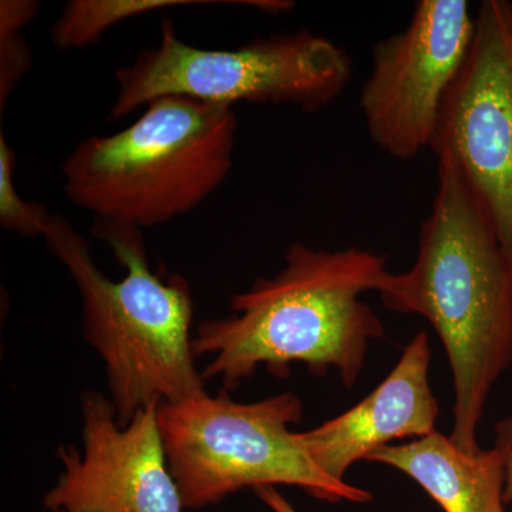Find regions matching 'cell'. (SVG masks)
Listing matches in <instances>:
<instances>
[{"instance_id":"obj_1","label":"cell","mask_w":512,"mask_h":512,"mask_svg":"<svg viewBox=\"0 0 512 512\" xmlns=\"http://www.w3.org/2000/svg\"><path fill=\"white\" fill-rule=\"evenodd\" d=\"M390 275L384 256L293 242L281 272L232 296V315L197 326L192 350L211 356L202 377L221 379L228 393L259 367L285 377L292 365H305L315 376L335 369L346 387L355 386L370 342L384 336L362 295L382 291Z\"/></svg>"},{"instance_id":"obj_2","label":"cell","mask_w":512,"mask_h":512,"mask_svg":"<svg viewBox=\"0 0 512 512\" xmlns=\"http://www.w3.org/2000/svg\"><path fill=\"white\" fill-rule=\"evenodd\" d=\"M436 156L439 185L416 262L390 275L379 295L390 311L423 316L436 330L456 396L450 439L476 453L488 396L512 363V274L456 160Z\"/></svg>"},{"instance_id":"obj_3","label":"cell","mask_w":512,"mask_h":512,"mask_svg":"<svg viewBox=\"0 0 512 512\" xmlns=\"http://www.w3.org/2000/svg\"><path fill=\"white\" fill-rule=\"evenodd\" d=\"M92 232L126 269L120 281L94 264L89 242L64 215L52 214L42 238L79 289L83 338L103 360L120 426L153 404L207 394L192 350L194 301L187 279L151 271L143 229L96 220Z\"/></svg>"},{"instance_id":"obj_4","label":"cell","mask_w":512,"mask_h":512,"mask_svg":"<svg viewBox=\"0 0 512 512\" xmlns=\"http://www.w3.org/2000/svg\"><path fill=\"white\" fill-rule=\"evenodd\" d=\"M234 109L164 96L111 136L86 138L64 160V194L96 220L140 229L188 214L227 180L234 163Z\"/></svg>"},{"instance_id":"obj_5","label":"cell","mask_w":512,"mask_h":512,"mask_svg":"<svg viewBox=\"0 0 512 512\" xmlns=\"http://www.w3.org/2000/svg\"><path fill=\"white\" fill-rule=\"evenodd\" d=\"M302 416V400L292 392L254 403L221 392L158 404L165 456L185 510L218 504L244 488L275 485H295L329 503H369L372 493L316 466L289 429Z\"/></svg>"},{"instance_id":"obj_6","label":"cell","mask_w":512,"mask_h":512,"mask_svg":"<svg viewBox=\"0 0 512 512\" xmlns=\"http://www.w3.org/2000/svg\"><path fill=\"white\" fill-rule=\"evenodd\" d=\"M160 43L120 67L109 120H120L164 96L234 106L291 104L305 111L329 106L352 79L348 53L308 30L258 37L231 50L183 42L170 19L161 20Z\"/></svg>"},{"instance_id":"obj_7","label":"cell","mask_w":512,"mask_h":512,"mask_svg":"<svg viewBox=\"0 0 512 512\" xmlns=\"http://www.w3.org/2000/svg\"><path fill=\"white\" fill-rule=\"evenodd\" d=\"M474 33L476 16L466 0H420L409 26L377 43L360 106L380 150L412 160L433 146Z\"/></svg>"},{"instance_id":"obj_8","label":"cell","mask_w":512,"mask_h":512,"mask_svg":"<svg viewBox=\"0 0 512 512\" xmlns=\"http://www.w3.org/2000/svg\"><path fill=\"white\" fill-rule=\"evenodd\" d=\"M431 150L451 154L512 274V3L485 0Z\"/></svg>"},{"instance_id":"obj_9","label":"cell","mask_w":512,"mask_h":512,"mask_svg":"<svg viewBox=\"0 0 512 512\" xmlns=\"http://www.w3.org/2000/svg\"><path fill=\"white\" fill-rule=\"evenodd\" d=\"M83 448L62 446L63 471L45 495L46 510L62 512H184L171 476L158 404L120 426L109 396L82 394Z\"/></svg>"},{"instance_id":"obj_10","label":"cell","mask_w":512,"mask_h":512,"mask_svg":"<svg viewBox=\"0 0 512 512\" xmlns=\"http://www.w3.org/2000/svg\"><path fill=\"white\" fill-rule=\"evenodd\" d=\"M431 349L424 330L413 336L397 365L362 402L315 429L298 433L320 470L336 480L359 460L394 440L436 433L440 407L430 386Z\"/></svg>"},{"instance_id":"obj_11","label":"cell","mask_w":512,"mask_h":512,"mask_svg":"<svg viewBox=\"0 0 512 512\" xmlns=\"http://www.w3.org/2000/svg\"><path fill=\"white\" fill-rule=\"evenodd\" d=\"M365 461L396 468L413 478L444 512H507L500 448L466 453L436 431L399 446L379 448Z\"/></svg>"},{"instance_id":"obj_12","label":"cell","mask_w":512,"mask_h":512,"mask_svg":"<svg viewBox=\"0 0 512 512\" xmlns=\"http://www.w3.org/2000/svg\"><path fill=\"white\" fill-rule=\"evenodd\" d=\"M210 0H72L66 3L50 29L53 46L60 52L83 49L99 42L120 23L157 10L192 5H214Z\"/></svg>"},{"instance_id":"obj_13","label":"cell","mask_w":512,"mask_h":512,"mask_svg":"<svg viewBox=\"0 0 512 512\" xmlns=\"http://www.w3.org/2000/svg\"><path fill=\"white\" fill-rule=\"evenodd\" d=\"M15 168V151L0 134V227L20 237H42L52 212L45 205L22 200L13 183Z\"/></svg>"},{"instance_id":"obj_14","label":"cell","mask_w":512,"mask_h":512,"mask_svg":"<svg viewBox=\"0 0 512 512\" xmlns=\"http://www.w3.org/2000/svg\"><path fill=\"white\" fill-rule=\"evenodd\" d=\"M32 50L20 35L0 39V111L5 110L6 103L15 92L19 83L32 70Z\"/></svg>"},{"instance_id":"obj_15","label":"cell","mask_w":512,"mask_h":512,"mask_svg":"<svg viewBox=\"0 0 512 512\" xmlns=\"http://www.w3.org/2000/svg\"><path fill=\"white\" fill-rule=\"evenodd\" d=\"M40 3L36 0H2L0 2V39L20 35L36 18Z\"/></svg>"},{"instance_id":"obj_16","label":"cell","mask_w":512,"mask_h":512,"mask_svg":"<svg viewBox=\"0 0 512 512\" xmlns=\"http://www.w3.org/2000/svg\"><path fill=\"white\" fill-rule=\"evenodd\" d=\"M495 447L500 448L505 460L504 503H512V417L495 427Z\"/></svg>"},{"instance_id":"obj_17","label":"cell","mask_w":512,"mask_h":512,"mask_svg":"<svg viewBox=\"0 0 512 512\" xmlns=\"http://www.w3.org/2000/svg\"><path fill=\"white\" fill-rule=\"evenodd\" d=\"M254 491L256 497L274 512H298L275 487H259Z\"/></svg>"},{"instance_id":"obj_18","label":"cell","mask_w":512,"mask_h":512,"mask_svg":"<svg viewBox=\"0 0 512 512\" xmlns=\"http://www.w3.org/2000/svg\"><path fill=\"white\" fill-rule=\"evenodd\" d=\"M238 5L252 6V8L262 10L271 15H278V13L291 12L293 2H284V0H251V2H238Z\"/></svg>"},{"instance_id":"obj_19","label":"cell","mask_w":512,"mask_h":512,"mask_svg":"<svg viewBox=\"0 0 512 512\" xmlns=\"http://www.w3.org/2000/svg\"><path fill=\"white\" fill-rule=\"evenodd\" d=\"M45 512H62V511H50V510H46Z\"/></svg>"}]
</instances>
